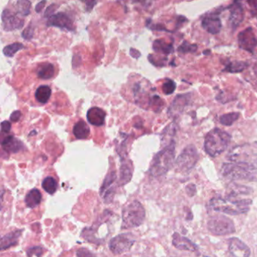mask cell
Segmentation results:
<instances>
[{
	"instance_id": "cell-1",
	"label": "cell",
	"mask_w": 257,
	"mask_h": 257,
	"mask_svg": "<svg viewBox=\"0 0 257 257\" xmlns=\"http://www.w3.org/2000/svg\"><path fill=\"white\" fill-rule=\"evenodd\" d=\"M210 206L214 211L230 215H238L247 213L252 204V200L249 198H212Z\"/></svg>"
},
{
	"instance_id": "cell-2",
	"label": "cell",
	"mask_w": 257,
	"mask_h": 257,
	"mask_svg": "<svg viewBox=\"0 0 257 257\" xmlns=\"http://www.w3.org/2000/svg\"><path fill=\"white\" fill-rule=\"evenodd\" d=\"M221 174L225 178L237 181H257V167L244 163H224L221 168Z\"/></svg>"
},
{
	"instance_id": "cell-3",
	"label": "cell",
	"mask_w": 257,
	"mask_h": 257,
	"mask_svg": "<svg viewBox=\"0 0 257 257\" xmlns=\"http://www.w3.org/2000/svg\"><path fill=\"white\" fill-rule=\"evenodd\" d=\"M231 135L225 131L214 128L209 132L204 140V150L211 157H216L225 151L231 142Z\"/></svg>"
},
{
	"instance_id": "cell-4",
	"label": "cell",
	"mask_w": 257,
	"mask_h": 257,
	"mask_svg": "<svg viewBox=\"0 0 257 257\" xmlns=\"http://www.w3.org/2000/svg\"><path fill=\"white\" fill-rule=\"evenodd\" d=\"M174 158L175 143L172 141L156 155L150 166V174L154 177L165 175L172 167Z\"/></svg>"
},
{
	"instance_id": "cell-5",
	"label": "cell",
	"mask_w": 257,
	"mask_h": 257,
	"mask_svg": "<svg viewBox=\"0 0 257 257\" xmlns=\"http://www.w3.org/2000/svg\"><path fill=\"white\" fill-rule=\"evenodd\" d=\"M121 218H122V223H121L122 229L141 226L145 220V209L140 201H132L124 206L122 210Z\"/></svg>"
},
{
	"instance_id": "cell-6",
	"label": "cell",
	"mask_w": 257,
	"mask_h": 257,
	"mask_svg": "<svg viewBox=\"0 0 257 257\" xmlns=\"http://www.w3.org/2000/svg\"><path fill=\"white\" fill-rule=\"evenodd\" d=\"M231 162L244 163L257 167V143L237 146L228 155Z\"/></svg>"
},
{
	"instance_id": "cell-7",
	"label": "cell",
	"mask_w": 257,
	"mask_h": 257,
	"mask_svg": "<svg viewBox=\"0 0 257 257\" xmlns=\"http://www.w3.org/2000/svg\"><path fill=\"white\" fill-rule=\"evenodd\" d=\"M207 228L215 235H227L235 231L234 222L224 215L211 216L207 220Z\"/></svg>"
},
{
	"instance_id": "cell-8",
	"label": "cell",
	"mask_w": 257,
	"mask_h": 257,
	"mask_svg": "<svg viewBox=\"0 0 257 257\" xmlns=\"http://www.w3.org/2000/svg\"><path fill=\"white\" fill-rule=\"evenodd\" d=\"M199 156L196 148L193 145H189L183 150L176 161V166L179 172L188 174L190 172L198 162Z\"/></svg>"
},
{
	"instance_id": "cell-9",
	"label": "cell",
	"mask_w": 257,
	"mask_h": 257,
	"mask_svg": "<svg viewBox=\"0 0 257 257\" xmlns=\"http://www.w3.org/2000/svg\"><path fill=\"white\" fill-rule=\"evenodd\" d=\"M136 238L132 233H123L111 239L109 241V249L115 255L124 253L130 250Z\"/></svg>"
},
{
	"instance_id": "cell-10",
	"label": "cell",
	"mask_w": 257,
	"mask_h": 257,
	"mask_svg": "<svg viewBox=\"0 0 257 257\" xmlns=\"http://www.w3.org/2000/svg\"><path fill=\"white\" fill-rule=\"evenodd\" d=\"M117 176L115 171H112L105 177L100 188V195L105 203H110L114 198L115 191V181Z\"/></svg>"
},
{
	"instance_id": "cell-11",
	"label": "cell",
	"mask_w": 257,
	"mask_h": 257,
	"mask_svg": "<svg viewBox=\"0 0 257 257\" xmlns=\"http://www.w3.org/2000/svg\"><path fill=\"white\" fill-rule=\"evenodd\" d=\"M239 47L249 53H253L257 46V39L252 28H247L237 36Z\"/></svg>"
},
{
	"instance_id": "cell-12",
	"label": "cell",
	"mask_w": 257,
	"mask_h": 257,
	"mask_svg": "<svg viewBox=\"0 0 257 257\" xmlns=\"http://www.w3.org/2000/svg\"><path fill=\"white\" fill-rule=\"evenodd\" d=\"M219 12L206 14L201 20V26L209 34H218L222 29V22L219 17Z\"/></svg>"
},
{
	"instance_id": "cell-13",
	"label": "cell",
	"mask_w": 257,
	"mask_h": 257,
	"mask_svg": "<svg viewBox=\"0 0 257 257\" xmlns=\"http://www.w3.org/2000/svg\"><path fill=\"white\" fill-rule=\"evenodd\" d=\"M47 26L55 27L69 31H73L75 29L73 21L64 13H58L51 16L48 19Z\"/></svg>"
},
{
	"instance_id": "cell-14",
	"label": "cell",
	"mask_w": 257,
	"mask_h": 257,
	"mask_svg": "<svg viewBox=\"0 0 257 257\" xmlns=\"http://www.w3.org/2000/svg\"><path fill=\"white\" fill-rule=\"evenodd\" d=\"M2 22L6 31L22 29L25 25V21L13 14L10 10H5L2 13Z\"/></svg>"
},
{
	"instance_id": "cell-15",
	"label": "cell",
	"mask_w": 257,
	"mask_h": 257,
	"mask_svg": "<svg viewBox=\"0 0 257 257\" xmlns=\"http://www.w3.org/2000/svg\"><path fill=\"white\" fill-rule=\"evenodd\" d=\"M228 250L232 257L250 256V249L247 245L237 237H231L229 239Z\"/></svg>"
},
{
	"instance_id": "cell-16",
	"label": "cell",
	"mask_w": 257,
	"mask_h": 257,
	"mask_svg": "<svg viewBox=\"0 0 257 257\" xmlns=\"http://www.w3.org/2000/svg\"><path fill=\"white\" fill-rule=\"evenodd\" d=\"M190 102V94H180L173 100L171 106L168 109V115L172 118H177L184 111L185 108Z\"/></svg>"
},
{
	"instance_id": "cell-17",
	"label": "cell",
	"mask_w": 257,
	"mask_h": 257,
	"mask_svg": "<svg viewBox=\"0 0 257 257\" xmlns=\"http://www.w3.org/2000/svg\"><path fill=\"white\" fill-rule=\"evenodd\" d=\"M229 10V23L231 28L235 30L244 19L243 7L239 2H234L228 7Z\"/></svg>"
},
{
	"instance_id": "cell-18",
	"label": "cell",
	"mask_w": 257,
	"mask_h": 257,
	"mask_svg": "<svg viewBox=\"0 0 257 257\" xmlns=\"http://www.w3.org/2000/svg\"><path fill=\"white\" fill-rule=\"evenodd\" d=\"M173 245L177 249L180 250L191 251V252H196L198 251V247L195 243L192 240L188 239L184 236L180 235L178 233L175 232L173 234L172 239Z\"/></svg>"
},
{
	"instance_id": "cell-19",
	"label": "cell",
	"mask_w": 257,
	"mask_h": 257,
	"mask_svg": "<svg viewBox=\"0 0 257 257\" xmlns=\"http://www.w3.org/2000/svg\"><path fill=\"white\" fill-rule=\"evenodd\" d=\"M106 112L98 107H92L87 112V119L90 124L94 126L103 125L104 124Z\"/></svg>"
},
{
	"instance_id": "cell-20",
	"label": "cell",
	"mask_w": 257,
	"mask_h": 257,
	"mask_svg": "<svg viewBox=\"0 0 257 257\" xmlns=\"http://www.w3.org/2000/svg\"><path fill=\"white\" fill-rule=\"evenodd\" d=\"M1 144L4 151L9 153H17L25 148L23 143L12 135L7 137Z\"/></svg>"
},
{
	"instance_id": "cell-21",
	"label": "cell",
	"mask_w": 257,
	"mask_h": 257,
	"mask_svg": "<svg viewBox=\"0 0 257 257\" xmlns=\"http://www.w3.org/2000/svg\"><path fill=\"white\" fill-rule=\"evenodd\" d=\"M23 229H17L6 234L1 240V250H5L17 244Z\"/></svg>"
},
{
	"instance_id": "cell-22",
	"label": "cell",
	"mask_w": 257,
	"mask_h": 257,
	"mask_svg": "<svg viewBox=\"0 0 257 257\" xmlns=\"http://www.w3.org/2000/svg\"><path fill=\"white\" fill-rule=\"evenodd\" d=\"M252 189L246 186H242L232 183L227 187V196L228 198H237L239 195H246L252 193Z\"/></svg>"
},
{
	"instance_id": "cell-23",
	"label": "cell",
	"mask_w": 257,
	"mask_h": 257,
	"mask_svg": "<svg viewBox=\"0 0 257 257\" xmlns=\"http://www.w3.org/2000/svg\"><path fill=\"white\" fill-rule=\"evenodd\" d=\"M43 196H42L41 192L38 189H32L28 192L25 196V201L27 207L29 208L34 209L38 207L42 202Z\"/></svg>"
},
{
	"instance_id": "cell-24",
	"label": "cell",
	"mask_w": 257,
	"mask_h": 257,
	"mask_svg": "<svg viewBox=\"0 0 257 257\" xmlns=\"http://www.w3.org/2000/svg\"><path fill=\"white\" fill-rule=\"evenodd\" d=\"M73 132L76 139H86L89 136L90 128L85 121L80 120L75 124Z\"/></svg>"
},
{
	"instance_id": "cell-25",
	"label": "cell",
	"mask_w": 257,
	"mask_h": 257,
	"mask_svg": "<svg viewBox=\"0 0 257 257\" xmlns=\"http://www.w3.org/2000/svg\"><path fill=\"white\" fill-rule=\"evenodd\" d=\"M37 75L40 79L48 80L55 76V67L50 63L42 64L37 70Z\"/></svg>"
},
{
	"instance_id": "cell-26",
	"label": "cell",
	"mask_w": 257,
	"mask_h": 257,
	"mask_svg": "<svg viewBox=\"0 0 257 257\" xmlns=\"http://www.w3.org/2000/svg\"><path fill=\"white\" fill-rule=\"evenodd\" d=\"M51 96H52V89L48 85H41L36 91V100L43 104H46L49 101Z\"/></svg>"
},
{
	"instance_id": "cell-27",
	"label": "cell",
	"mask_w": 257,
	"mask_h": 257,
	"mask_svg": "<svg viewBox=\"0 0 257 257\" xmlns=\"http://www.w3.org/2000/svg\"><path fill=\"white\" fill-rule=\"evenodd\" d=\"M132 177V167L129 166L127 163L122 162L120 168V180L118 181V186H124L127 184Z\"/></svg>"
},
{
	"instance_id": "cell-28",
	"label": "cell",
	"mask_w": 257,
	"mask_h": 257,
	"mask_svg": "<svg viewBox=\"0 0 257 257\" xmlns=\"http://www.w3.org/2000/svg\"><path fill=\"white\" fill-rule=\"evenodd\" d=\"M153 49L156 52L163 53L164 55H170L174 52V46L171 43H167L162 40H156L153 43Z\"/></svg>"
},
{
	"instance_id": "cell-29",
	"label": "cell",
	"mask_w": 257,
	"mask_h": 257,
	"mask_svg": "<svg viewBox=\"0 0 257 257\" xmlns=\"http://www.w3.org/2000/svg\"><path fill=\"white\" fill-rule=\"evenodd\" d=\"M42 187L44 189L45 192H47L49 195H53L58 189V182L54 177H46L42 182Z\"/></svg>"
},
{
	"instance_id": "cell-30",
	"label": "cell",
	"mask_w": 257,
	"mask_h": 257,
	"mask_svg": "<svg viewBox=\"0 0 257 257\" xmlns=\"http://www.w3.org/2000/svg\"><path fill=\"white\" fill-rule=\"evenodd\" d=\"M247 67L248 63L244 61H232L225 66V70L231 73H241Z\"/></svg>"
},
{
	"instance_id": "cell-31",
	"label": "cell",
	"mask_w": 257,
	"mask_h": 257,
	"mask_svg": "<svg viewBox=\"0 0 257 257\" xmlns=\"http://www.w3.org/2000/svg\"><path fill=\"white\" fill-rule=\"evenodd\" d=\"M240 114L238 112H230V113L223 114L219 117V122L222 125L231 126L237 121Z\"/></svg>"
},
{
	"instance_id": "cell-32",
	"label": "cell",
	"mask_w": 257,
	"mask_h": 257,
	"mask_svg": "<svg viewBox=\"0 0 257 257\" xmlns=\"http://www.w3.org/2000/svg\"><path fill=\"white\" fill-rule=\"evenodd\" d=\"M25 46H24L23 44H22V43H15L6 46L3 52H4L5 56L12 58V57L14 56L19 51L22 50V49H25Z\"/></svg>"
},
{
	"instance_id": "cell-33",
	"label": "cell",
	"mask_w": 257,
	"mask_h": 257,
	"mask_svg": "<svg viewBox=\"0 0 257 257\" xmlns=\"http://www.w3.org/2000/svg\"><path fill=\"white\" fill-rule=\"evenodd\" d=\"M31 3L29 1H19L17 2V13L22 16H28L31 13Z\"/></svg>"
},
{
	"instance_id": "cell-34",
	"label": "cell",
	"mask_w": 257,
	"mask_h": 257,
	"mask_svg": "<svg viewBox=\"0 0 257 257\" xmlns=\"http://www.w3.org/2000/svg\"><path fill=\"white\" fill-rule=\"evenodd\" d=\"M176 83L170 79H167L162 85V91L166 95H171L176 89Z\"/></svg>"
},
{
	"instance_id": "cell-35",
	"label": "cell",
	"mask_w": 257,
	"mask_h": 257,
	"mask_svg": "<svg viewBox=\"0 0 257 257\" xmlns=\"http://www.w3.org/2000/svg\"><path fill=\"white\" fill-rule=\"evenodd\" d=\"M177 50L182 54L194 53L196 52L197 46L195 44H189L187 42H183V44L179 46Z\"/></svg>"
},
{
	"instance_id": "cell-36",
	"label": "cell",
	"mask_w": 257,
	"mask_h": 257,
	"mask_svg": "<svg viewBox=\"0 0 257 257\" xmlns=\"http://www.w3.org/2000/svg\"><path fill=\"white\" fill-rule=\"evenodd\" d=\"M34 29L32 28L31 25H29L25 31L22 32V37H23L25 40H31V39L33 38V36H34Z\"/></svg>"
},
{
	"instance_id": "cell-37",
	"label": "cell",
	"mask_w": 257,
	"mask_h": 257,
	"mask_svg": "<svg viewBox=\"0 0 257 257\" xmlns=\"http://www.w3.org/2000/svg\"><path fill=\"white\" fill-rule=\"evenodd\" d=\"M58 6L56 5V4H52V5L49 6L48 7L47 10H46V13H45L44 17L47 18V19H49L51 16H53L54 13L58 10Z\"/></svg>"
},
{
	"instance_id": "cell-38",
	"label": "cell",
	"mask_w": 257,
	"mask_h": 257,
	"mask_svg": "<svg viewBox=\"0 0 257 257\" xmlns=\"http://www.w3.org/2000/svg\"><path fill=\"white\" fill-rule=\"evenodd\" d=\"M77 257H95L86 249H79L77 251Z\"/></svg>"
},
{
	"instance_id": "cell-39",
	"label": "cell",
	"mask_w": 257,
	"mask_h": 257,
	"mask_svg": "<svg viewBox=\"0 0 257 257\" xmlns=\"http://www.w3.org/2000/svg\"><path fill=\"white\" fill-rule=\"evenodd\" d=\"M186 190L189 197H193L196 193V186L194 184L188 185L186 187Z\"/></svg>"
},
{
	"instance_id": "cell-40",
	"label": "cell",
	"mask_w": 257,
	"mask_h": 257,
	"mask_svg": "<svg viewBox=\"0 0 257 257\" xmlns=\"http://www.w3.org/2000/svg\"><path fill=\"white\" fill-rule=\"evenodd\" d=\"M11 123L8 121H4L1 123V129L3 133H9L11 131Z\"/></svg>"
},
{
	"instance_id": "cell-41",
	"label": "cell",
	"mask_w": 257,
	"mask_h": 257,
	"mask_svg": "<svg viewBox=\"0 0 257 257\" xmlns=\"http://www.w3.org/2000/svg\"><path fill=\"white\" fill-rule=\"evenodd\" d=\"M247 4L250 7V12L252 16L257 19V1H250V2H247Z\"/></svg>"
},
{
	"instance_id": "cell-42",
	"label": "cell",
	"mask_w": 257,
	"mask_h": 257,
	"mask_svg": "<svg viewBox=\"0 0 257 257\" xmlns=\"http://www.w3.org/2000/svg\"><path fill=\"white\" fill-rule=\"evenodd\" d=\"M21 117H22V112L21 111L16 110L12 113L11 116H10V120L13 122H17L20 120Z\"/></svg>"
},
{
	"instance_id": "cell-43",
	"label": "cell",
	"mask_w": 257,
	"mask_h": 257,
	"mask_svg": "<svg viewBox=\"0 0 257 257\" xmlns=\"http://www.w3.org/2000/svg\"><path fill=\"white\" fill-rule=\"evenodd\" d=\"M85 4H86V11L91 12L92 11L94 5L97 4V2H95V1H91V2L85 3Z\"/></svg>"
},
{
	"instance_id": "cell-44",
	"label": "cell",
	"mask_w": 257,
	"mask_h": 257,
	"mask_svg": "<svg viewBox=\"0 0 257 257\" xmlns=\"http://www.w3.org/2000/svg\"><path fill=\"white\" fill-rule=\"evenodd\" d=\"M46 4V1H42V2L39 3L37 4V7H36V12L37 13H40V12L43 10V9L44 8L45 5Z\"/></svg>"
},
{
	"instance_id": "cell-45",
	"label": "cell",
	"mask_w": 257,
	"mask_h": 257,
	"mask_svg": "<svg viewBox=\"0 0 257 257\" xmlns=\"http://www.w3.org/2000/svg\"><path fill=\"white\" fill-rule=\"evenodd\" d=\"M130 54L135 58H138L141 56V53H140L139 51L136 50L135 49H131Z\"/></svg>"
},
{
	"instance_id": "cell-46",
	"label": "cell",
	"mask_w": 257,
	"mask_h": 257,
	"mask_svg": "<svg viewBox=\"0 0 257 257\" xmlns=\"http://www.w3.org/2000/svg\"><path fill=\"white\" fill-rule=\"evenodd\" d=\"M204 257H209V256H204Z\"/></svg>"
}]
</instances>
